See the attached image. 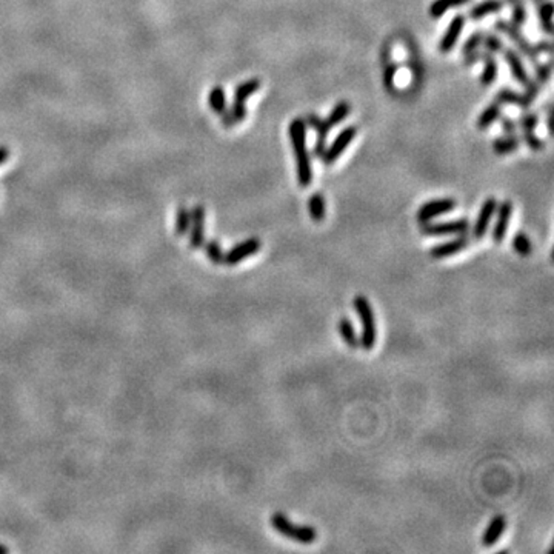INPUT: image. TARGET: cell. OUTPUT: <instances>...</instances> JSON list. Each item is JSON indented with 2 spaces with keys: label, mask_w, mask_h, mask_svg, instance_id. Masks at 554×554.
<instances>
[{
  "label": "cell",
  "mask_w": 554,
  "mask_h": 554,
  "mask_svg": "<svg viewBox=\"0 0 554 554\" xmlns=\"http://www.w3.org/2000/svg\"><path fill=\"white\" fill-rule=\"evenodd\" d=\"M506 528V519L505 516H496V518H493L488 523L487 530L483 531V536H482V545L483 546H493L496 545L497 541L500 539V536L504 534V531Z\"/></svg>",
  "instance_id": "2e32d148"
},
{
  "label": "cell",
  "mask_w": 554,
  "mask_h": 554,
  "mask_svg": "<svg viewBox=\"0 0 554 554\" xmlns=\"http://www.w3.org/2000/svg\"><path fill=\"white\" fill-rule=\"evenodd\" d=\"M303 120H305V124L316 133V143H314L313 154L321 159L325 148L328 147L326 145V138H328L330 126L325 122V119H321L317 115H314V112H309V115H307V117Z\"/></svg>",
  "instance_id": "30bf717a"
},
{
  "label": "cell",
  "mask_w": 554,
  "mask_h": 554,
  "mask_svg": "<svg viewBox=\"0 0 554 554\" xmlns=\"http://www.w3.org/2000/svg\"><path fill=\"white\" fill-rule=\"evenodd\" d=\"M518 124L522 128V131H534L537 128V124H539V117H537V115H534V112L528 111V112H525V115L520 116Z\"/></svg>",
  "instance_id": "d590c367"
},
{
  "label": "cell",
  "mask_w": 554,
  "mask_h": 554,
  "mask_svg": "<svg viewBox=\"0 0 554 554\" xmlns=\"http://www.w3.org/2000/svg\"><path fill=\"white\" fill-rule=\"evenodd\" d=\"M271 525L279 534L299 544H313L317 539V531L309 525H296L284 513H275L271 516Z\"/></svg>",
  "instance_id": "3957f363"
},
{
  "label": "cell",
  "mask_w": 554,
  "mask_h": 554,
  "mask_svg": "<svg viewBox=\"0 0 554 554\" xmlns=\"http://www.w3.org/2000/svg\"><path fill=\"white\" fill-rule=\"evenodd\" d=\"M469 242L472 240H469L467 234H459L458 238L432 247L430 249V256L432 257V259H445V257H450V256L464 252V249L469 245Z\"/></svg>",
  "instance_id": "4fadbf2b"
},
{
  "label": "cell",
  "mask_w": 554,
  "mask_h": 554,
  "mask_svg": "<svg viewBox=\"0 0 554 554\" xmlns=\"http://www.w3.org/2000/svg\"><path fill=\"white\" fill-rule=\"evenodd\" d=\"M464 27H465V17L462 16V14H456L450 22L449 28H446L445 34L442 36V39L439 42V51L444 52H450L454 47H456V43L459 42V37L464 31Z\"/></svg>",
  "instance_id": "7c38bea8"
},
{
  "label": "cell",
  "mask_w": 554,
  "mask_h": 554,
  "mask_svg": "<svg viewBox=\"0 0 554 554\" xmlns=\"http://www.w3.org/2000/svg\"><path fill=\"white\" fill-rule=\"evenodd\" d=\"M502 56L505 59V62L510 68V71L513 74V79L520 83V85H525V83L530 80V74L527 71L525 65H523V60L520 57V54L514 48H505L502 50Z\"/></svg>",
  "instance_id": "9a60e30c"
},
{
  "label": "cell",
  "mask_w": 554,
  "mask_h": 554,
  "mask_svg": "<svg viewBox=\"0 0 554 554\" xmlns=\"http://www.w3.org/2000/svg\"><path fill=\"white\" fill-rule=\"evenodd\" d=\"M522 140L525 142L527 147L533 151H542L545 148V142L542 139H539L534 131H523Z\"/></svg>",
  "instance_id": "74e56055"
},
{
  "label": "cell",
  "mask_w": 554,
  "mask_h": 554,
  "mask_svg": "<svg viewBox=\"0 0 554 554\" xmlns=\"http://www.w3.org/2000/svg\"><path fill=\"white\" fill-rule=\"evenodd\" d=\"M511 6V24L522 27L527 22V10L523 0H506Z\"/></svg>",
  "instance_id": "4dcf8cb0"
},
{
  "label": "cell",
  "mask_w": 554,
  "mask_h": 554,
  "mask_svg": "<svg viewBox=\"0 0 554 554\" xmlns=\"http://www.w3.org/2000/svg\"><path fill=\"white\" fill-rule=\"evenodd\" d=\"M339 335L342 337L344 342L353 348V350H358L359 348V337L358 333L354 330V325L348 317H342L339 321Z\"/></svg>",
  "instance_id": "ffe728a7"
},
{
  "label": "cell",
  "mask_w": 554,
  "mask_h": 554,
  "mask_svg": "<svg viewBox=\"0 0 554 554\" xmlns=\"http://www.w3.org/2000/svg\"><path fill=\"white\" fill-rule=\"evenodd\" d=\"M202 247L205 249V254L208 256V259L212 263H216V265L224 263V252H222V247H220L217 240H208L207 244H203Z\"/></svg>",
  "instance_id": "d6a6232c"
},
{
  "label": "cell",
  "mask_w": 554,
  "mask_h": 554,
  "mask_svg": "<svg viewBox=\"0 0 554 554\" xmlns=\"http://www.w3.org/2000/svg\"><path fill=\"white\" fill-rule=\"evenodd\" d=\"M504 8V0H482L477 5H474L472 11H469V17L473 20H481L483 17L490 16V14L499 13Z\"/></svg>",
  "instance_id": "ac0fdd59"
},
{
  "label": "cell",
  "mask_w": 554,
  "mask_h": 554,
  "mask_svg": "<svg viewBox=\"0 0 554 554\" xmlns=\"http://www.w3.org/2000/svg\"><path fill=\"white\" fill-rule=\"evenodd\" d=\"M500 116H502L500 103L499 102L490 103L487 108L481 112V116L477 117V128H479V130H487V128H490L496 120H499Z\"/></svg>",
  "instance_id": "44dd1931"
},
{
  "label": "cell",
  "mask_w": 554,
  "mask_h": 554,
  "mask_svg": "<svg viewBox=\"0 0 554 554\" xmlns=\"http://www.w3.org/2000/svg\"><path fill=\"white\" fill-rule=\"evenodd\" d=\"M483 36H485L483 31H474L472 36H469L465 41L464 47H462V54L467 56V54H469V52H474L479 50L482 45V41H483Z\"/></svg>",
  "instance_id": "e575fe53"
},
{
  "label": "cell",
  "mask_w": 554,
  "mask_h": 554,
  "mask_svg": "<svg viewBox=\"0 0 554 554\" xmlns=\"http://www.w3.org/2000/svg\"><path fill=\"white\" fill-rule=\"evenodd\" d=\"M513 249L516 253L522 257H527L531 253H533V247H531V240L528 239V236L525 233H516L514 238H513Z\"/></svg>",
  "instance_id": "f546056e"
},
{
  "label": "cell",
  "mask_w": 554,
  "mask_h": 554,
  "mask_svg": "<svg viewBox=\"0 0 554 554\" xmlns=\"http://www.w3.org/2000/svg\"><path fill=\"white\" fill-rule=\"evenodd\" d=\"M553 3L550 0H542V2L537 3V16H539V22H541V28L546 34H551L553 33Z\"/></svg>",
  "instance_id": "484cf974"
},
{
  "label": "cell",
  "mask_w": 554,
  "mask_h": 554,
  "mask_svg": "<svg viewBox=\"0 0 554 554\" xmlns=\"http://www.w3.org/2000/svg\"><path fill=\"white\" fill-rule=\"evenodd\" d=\"M499 120H500V126H502V131L506 136L516 134V130H518V124H516L511 117H508V116L502 117V116H500Z\"/></svg>",
  "instance_id": "f35d334b"
},
{
  "label": "cell",
  "mask_w": 554,
  "mask_h": 554,
  "mask_svg": "<svg viewBox=\"0 0 554 554\" xmlns=\"http://www.w3.org/2000/svg\"><path fill=\"white\" fill-rule=\"evenodd\" d=\"M482 45H483L485 51L490 52V54H493V56L500 54V52H502V50H504V43H502V41H500V37L496 34H485Z\"/></svg>",
  "instance_id": "836d02e7"
},
{
  "label": "cell",
  "mask_w": 554,
  "mask_h": 554,
  "mask_svg": "<svg viewBox=\"0 0 554 554\" xmlns=\"http://www.w3.org/2000/svg\"><path fill=\"white\" fill-rule=\"evenodd\" d=\"M496 102H499L500 105L502 103L516 105V106H520V108H528L530 106V102L527 101V97L523 96V93H516V91H513L510 88H502L500 91H497Z\"/></svg>",
  "instance_id": "7402d4cb"
},
{
  "label": "cell",
  "mask_w": 554,
  "mask_h": 554,
  "mask_svg": "<svg viewBox=\"0 0 554 554\" xmlns=\"http://www.w3.org/2000/svg\"><path fill=\"white\" fill-rule=\"evenodd\" d=\"M534 2H536V3H539V2H542V0H534Z\"/></svg>",
  "instance_id": "ee69618b"
},
{
  "label": "cell",
  "mask_w": 554,
  "mask_h": 554,
  "mask_svg": "<svg viewBox=\"0 0 554 554\" xmlns=\"http://www.w3.org/2000/svg\"><path fill=\"white\" fill-rule=\"evenodd\" d=\"M519 145H520V139L518 136L505 134V138H499L493 142V150H495V153L499 156H506L514 153V151L519 148Z\"/></svg>",
  "instance_id": "cb8c5ba5"
},
{
  "label": "cell",
  "mask_w": 554,
  "mask_h": 554,
  "mask_svg": "<svg viewBox=\"0 0 554 554\" xmlns=\"http://www.w3.org/2000/svg\"><path fill=\"white\" fill-rule=\"evenodd\" d=\"M396 73H398V68L394 65L386 66L385 70V75H384V82H385V87L391 91L393 85H394V78H396Z\"/></svg>",
  "instance_id": "ab89813d"
},
{
  "label": "cell",
  "mask_w": 554,
  "mask_h": 554,
  "mask_svg": "<svg viewBox=\"0 0 554 554\" xmlns=\"http://www.w3.org/2000/svg\"><path fill=\"white\" fill-rule=\"evenodd\" d=\"M191 225V211L187 207H180L176 217V234L177 236H185Z\"/></svg>",
  "instance_id": "1f68e13d"
},
{
  "label": "cell",
  "mask_w": 554,
  "mask_h": 554,
  "mask_svg": "<svg viewBox=\"0 0 554 554\" xmlns=\"http://www.w3.org/2000/svg\"><path fill=\"white\" fill-rule=\"evenodd\" d=\"M495 28L497 29L499 33L505 34L508 39H510L516 45V47H518V51L522 52V54L525 56L527 59H530L534 65L539 62V54H537V51L534 48V45H531L527 41V37L520 33L519 27H516L514 24H511V22L497 20L496 24H495Z\"/></svg>",
  "instance_id": "5b68a950"
},
{
  "label": "cell",
  "mask_w": 554,
  "mask_h": 554,
  "mask_svg": "<svg viewBox=\"0 0 554 554\" xmlns=\"http://www.w3.org/2000/svg\"><path fill=\"white\" fill-rule=\"evenodd\" d=\"M468 230H469V220H467V219L421 224V233L427 238L459 236V234H467Z\"/></svg>",
  "instance_id": "277c9868"
},
{
  "label": "cell",
  "mask_w": 554,
  "mask_h": 554,
  "mask_svg": "<svg viewBox=\"0 0 554 554\" xmlns=\"http://www.w3.org/2000/svg\"><path fill=\"white\" fill-rule=\"evenodd\" d=\"M5 553H8V548H6V546H3V545H0V554H5Z\"/></svg>",
  "instance_id": "7bdbcfd3"
},
{
  "label": "cell",
  "mask_w": 554,
  "mask_h": 554,
  "mask_svg": "<svg viewBox=\"0 0 554 554\" xmlns=\"http://www.w3.org/2000/svg\"><path fill=\"white\" fill-rule=\"evenodd\" d=\"M356 136H358V128H356L354 125L345 126L344 130L336 136V139L333 140L331 145L325 148L323 154L321 157L322 161H323V163L325 165H333V163H335L337 159L342 156L344 151L348 147H350V143L354 140Z\"/></svg>",
  "instance_id": "8992f818"
},
{
  "label": "cell",
  "mask_w": 554,
  "mask_h": 554,
  "mask_svg": "<svg viewBox=\"0 0 554 554\" xmlns=\"http://www.w3.org/2000/svg\"><path fill=\"white\" fill-rule=\"evenodd\" d=\"M261 240L256 239V238H249L244 242H240L236 247H233L228 253L224 254V263L225 265H238L242 261H245L247 257L256 254L257 252H261Z\"/></svg>",
  "instance_id": "ba28073f"
},
{
  "label": "cell",
  "mask_w": 554,
  "mask_h": 554,
  "mask_svg": "<svg viewBox=\"0 0 554 554\" xmlns=\"http://www.w3.org/2000/svg\"><path fill=\"white\" fill-rule=\"evenodd\" d=\"M350 112H351V105L345 101H340L335 106H333V110L330 111L328 117L325 119V122L328 124L330 128L337 126L339 124H342L348 116H350Z\"/></svg>",
  "instance_id": "d4e9b609"
},
{
  "label": "cell",
  "mask_w": 554,
  "mask_h": 554,
  "mask_svg": "<svg viewBox=\"0 0 554 554\" xmlns=\"http://www.w3.org/2000/svg\"><path fill=\"white\" fill-rule=\"evenodd\" d=\"M10 157V150L6 147H0V165H3Z\"/></svg>",
  "instance_id": "b9f144b4"
},
{
  "label": "cell",
  "mask_w": 554,
  "mask_h": 554,
  "mask_svg": "<svg viewBox=\"0 0 554 554\" xmlns=\"http://www.w3.org/2000/svg\"><path fill=\"white\" fill-rule=\"evenodd\" d=\"M290 142L293 153L298 163V180L302 188H308L313 182V163H311V154L307 148V124L305 120L298 117L293 119L288 126Z\"/></svg>",
  "instance_id": "6da1fadb"
},
{
  "label": "cell",
  "mask_w": 554,
  "mask_h": 554,
  "mask_svg": "<svg viewBox=\"0 0 554 554\" xmlns=\"http://www.w3.org/2000/svg\"><path fill=\"white\" fill-rule=\"evenodd\" d=\"M551 60H548L546 64H536V82L539 85H544L550 80V75H551Z\"/></svg>",
  "instance_id": "8d00e7d4"
},
{
  "label": "cell",
  "mask_w": 554,
  "mask_h": 554,
  "mask_svg": "<svg viewBox=\"0 0 554 554\" xmlns=\"http://www.w3.org/2000/svg\"><path fill=\"white\" fill-rule=\"evenodd\" d=\"M308 211H309L311 219H313L314 222H322V220L325 219L326 205H325L323 196L321 193L311 194L309 201H308Z\"/></svg>",
  "instance_id": "f1b7e54d"
},
{
  "label": "cell",
  "mask_w": 554,
  "mask_h": 554,
  "mask_svg": "<svg viewBox=\"0 0 554 554\" xmlns=\"http://www.w3.org/2000/svg\"><path fill=\"white\" fill-rule=\"evenodd\" d=\"M208 105L211 106L212 112H216L217 116H222L226 110V94L222 87H214L208 94Z\"/></svg>",
  "instance_id": "83f0119b"
},
{
  "label": "cell",
  "mask_w": 554,
  "mask_h": 554,
  "mask_svg": "<svg viewBox=\"0 0 554 554\" xmlns=\"http://www.w3.org/2000/svg\"><path fill=\"white\" fill-rule=\"evenodd\" d=\"M482 60H483V70H482L479 82L483 87H490L491 83H495L497 79L499 66H497L495 56L490 54V52H487V51H482Z\"/></svg>",
  "instance_id": "e0dca14e"
},
{
  "label": "cell",
  "mask_w": 554,
  "mask_h": 554,
  "mask_svg": "<svg viewBox=\"0 0 554 554\" xmlns=\"http://www.w3.org/2000/svg\"><path fill=\"white\" fill-rule=\"evenodd\" d=\"M259 88H261L259 79H249V80L242 82L238 85L236 91H234V101L245 103L248 99L256 93V91H259Z\"/></svg>",
  "instance_id": "4316f807"
},
{
  "label": "cell",
  "mask_w": 554,
  "mask_h": 554,
  "mask_svg": "<svg viewBox=\"0 0 554 554\" xmlns=\"http://www.w3.org/2000/svg\"><path fill=\"white\" fill-rule=\"evenodd\" d=\"M353 307L362 322V335L359 337V347H362L365 351H371L374 348L377 339L373 307H371V303L365 296H356L353 300Z\"/></svg>",
  "instance_id": "7a4b0ae2"
},
{
  "label": "cell",
  "mask_w": 554,
  "mask_h": 554,
  "mask_svg": "<svg viewBox=\"0 0 554 554\" xmlns=\"http://www.w3.org/2000/svg\"><path fill=\"white\" fill-rule=\"evenodd\" d=\"M220 117H222V125L225 128H231L247 117V106L244 102L234 101L230 108H226Z\"/></svg>",
  "instance_id": "d6986e66"
},
{
  "label": "cell",
  "mask_w": 554,
  "mask_h": 554,
  "mask_svg": "<svg viewBox=\"0 0 554 554\" xmlns=\"http://www.w3.org/2000/svg\"><path fill=\"white\" fill-rule=\"evenodd\" d=\"M496 212H497V219H496L495 226H493L491 239L495 240L496 244H500V242H504V239L506 236V231H508V226H510V220H511V214H513V203L510 201H504L502 203L497 205Z\"/></svg>",
  "instance_id": "8fae6325"
},
{
  "label": "cell",
  "mask_w": 554,
  "mask_h": 554,
  "mask_svg": "<svg viewBox=\"0 0 554 554\" xmlns=\"http://www.w3.org/2000/svg\"><path fill=\"white\" fill-rule=\"evenodd\" d=\"M456 201L450 199V197H444V199H436L430 201L427 203H423L422 207L417 211V222L419 224H427L431 222L432 219H436L439 216L449 214L454 208H456Z\"/></svg>",
  "instance_id": "52a82bcc"
},
{
  "label": "cell",
  "mask_w": 554,
  "mask_h": 554,
  "mask_svg": "<svg viewBox=\"0 0 554 554\" xmlns=\"http://www.w3.org/2000/svg\"><path fill=\"white\" fill-rule=\"evenodd\" d=\"M534 48L537 51V54H541V52H546V54H551L553 45H551L550 41H542V42H539L537 45H534Z\"/></svg>",
  "instance_id": "60d3db41"
},
{
  "label": "cell",
  "mask_w": 554,
  "mask_h": 554,
  "mask_svg": "<svg viewBox=\"0 0 554 554\" xmlns=\"http://www.w3.org/2000/svg\"><path fill=\"white\" fill-rule=\"evenodd\" d=\"M497 205L499 203L496 201V197H488V199L482 203V207L479 210V214H477L474 226H473L474 239L481 240V239H483L485 234H487L491 219H493V216L496 214Z\"/></svg>",
  "instance_id": "9c48e42d"
},
{
  "label": "cell",
  "mask_w": 554,
  "mask_h": 554,
  "mask_svg": "<svg viewBox=\"0 0 554 554\" xmlns=\"http://www.w3.org/2000/svg\"><path fill=\"white\" fill-rule=\"evenodd\" d=\"M468 2H472V0H435V2L430 5L428 14L431 19H440L449 10L456 8V6L467 5Z\"/></svg>",
  "instance_id": "603a6c76"
},
{
  "label": "cell",
  "mask_w": 554,
  "mask_h": 554,
  "mask_svg": "<svg viewBox=\"0 0 554 554\" xmlns=\"http://www.w3.org/2000/svg\"><path fill=\"white\" fill-rule=\"evenodd\" d=\"M191 236H189V247L199 249L205 244V208L202 205H194L191 210Z\"/></svg>",
  "instance_id": "5bb4252c"
}]
</instances>
